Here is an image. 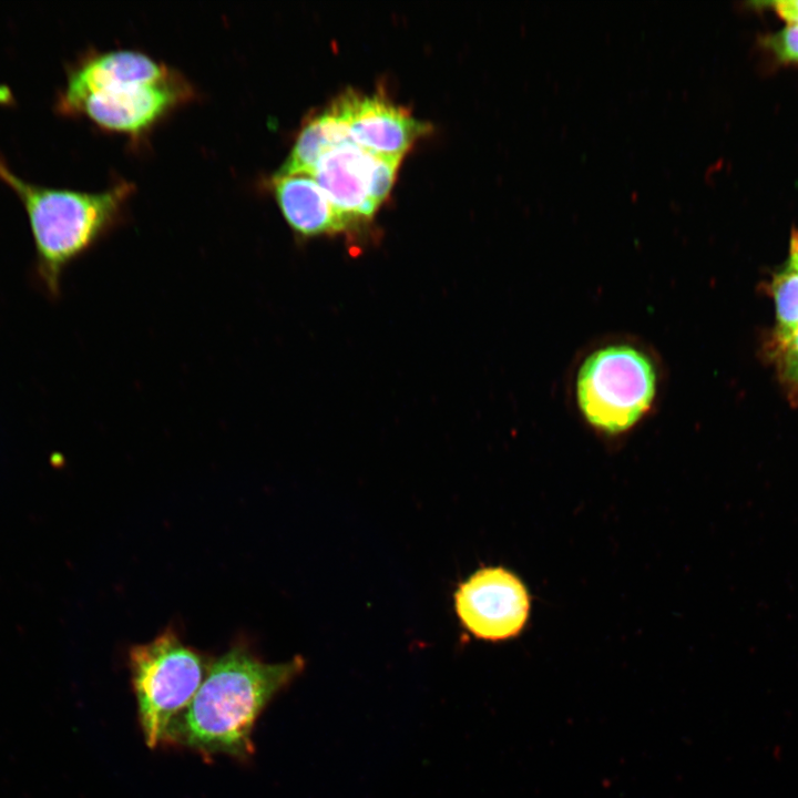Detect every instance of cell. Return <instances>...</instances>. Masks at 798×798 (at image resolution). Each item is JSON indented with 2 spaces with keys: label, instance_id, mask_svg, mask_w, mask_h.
Returning a JSON list of instances; mask_svg holds the SVG:
<instances>
[{
  "label": "cell",
  "instance_id": "6da1fadb",
  "mask_svg": "<svg viewBox=\"0 0 798 798\" xmlns=\"http://www.w3.org/2000/svg\"><path fill=\"white\" fill-rule=\"evenodd\" d=\"M304 658L266 663L242 643L211 663L197 693L171 723L164 743L203 757L247 760L257 718L303 671Z\"/></svg>",
  "mask_w": 798,
  "mask_h": 798
},
{
  "label": "cell",
  "instance_id": "7a4b0ae2",
  "mask_svg": "<svg viewBox=\"0 0 798 798\" xmlns=\"http://www.w3.org/2000/svg\"><path fill=\"white\" fill-rule=\"evenodd\" d=\"M0 180L25 208L39 269L51 291H57L63 268L114 224L132 191L126 183L100 192L40 185L14 173L1 155Z\"/></svg>",
  "mask_w": 798,
  "mask_h": 798
},
{
  "label": "cell",
  "instance_id": "3957f363",
  "mask_svg": "<svg viewBox=\"0 0 798 798\" xmlns=\"http://www.w3.org/2000/svg\"><path fill=\"white\" fill-rule=\"evenodd\" d=\"M659 388L656 359L643 346L611 341L593 348L576 368L573 396L579 415L596 433L620 437L652 410Z\"/></svg>",
  "mask_w": 798,
  "mask_h": 798
},
{
  "label": "cell",
  "instance_id": "277c9868",
  "mask_svg": "<svg viewBox=\"0 0 798 798\" xmlns=\"http://www.w3.org/2000/svg\"><path fill=\"white\" fill-rule=\"evenodd\" d=\"M211 661L164 628L153 640L131 646L127 664L145 744L164 743L167 729L201 687Z\"/></svg>",
  "mask_w": 798,
  "mask_h": 798
},
{
  "label": "cell",
  "instance_id": "5b68a950",
  "mask_svg": "<svg viewBox=\"0 0 798 798\" xmlns=\"http://www.w3.org/2000/svg\"><path fill=\"white\" fill-rule=\"evenodd\" d=\"M454 598L463 626L482 640L515 637L529 620L531 598L525 585L502 567L477 571L460 584Z\"/></svg>",
  "mask_w": 798,
  "mask_h": 798
},
{
  "label": "cell",
  "instance_id": "8992f818",
  "mask_svg": "<svg viewBox=\"0 0 798 798\" xmlns=\"http://www.w3.org/2000/svg\"><path fill=\"white\" fill-rule=\"evenodd\" d=\"M177 76L158 83L122 84L84 94L60 111L88 116L98 125L126 133H141L188 94Z\"/></svg>",
  "mask_w": 798,
  "mask_h": 798
},
{
  "label": "cell",
  "instance_id": "52a82bcc",
  "mask_svg": "<svg viewBox=\"0 0 798 798\" xmlns=\"http://www.w3.org/2000/svg\"><path fill=\"white\" fill-rule=\"evenodd\" d=\"M351 140L376 155L403 156L428 132V124L382 94L362 95L349 90L330 105Z\"/></svg>",
  "mask_w": 798,
  "mask_h": 798
},
{
  "label": "cell",
  "instance_id": "ba28073f",
  "mask_svg": "<svg viewBox=\"0 0 798 798\" xmlns=\"http://www.w3.org/2000/svg\"><path fill=\"white\" fill-rule=\"evenodd\" d=\"M376 161V154L347 141L326 151L311 173L349 228L370 221L378 209L371 198Z\"/></svg>",
  "mask_w": 798,
  "mask_h": 798
},
{
  "label": "cell",
  "instance_id": "9c48e42d",
  "mask_svg": "<svg viewBox=\"0 0 798 798\" xmlns=\"http://www.w3.org/2000/svg\"><path fill=\"white\" fill-rule=\"evenodd\" d=\"M177 74L151 57L132 50L85 54L66 70V80L55 99L61 111L84 94L102 88L158 83Z\"/></svg>",
  "mask_w": 798,
  "mask_h": 798
},
{
  "label": "cell",
  "instance_id": "30bf717a",
  "mask_svg": "<svg viewBox=\"0 0 798 798\" xmlns=\"http://www.w3.org/2000/svg\"><path fill=\"white\" fill-rule=\"evenodd\" d=\"M272 186L286 222L297 234L313 237L349 228L311 175H274Z\"/></svg>",
  "mask_w": 798,
  "mask_h": 798
},
{
  "label": "cell",
  "instance_id": "8fae6325",
  "mask_svg": "<svg viewBox=\"0 0 798 798\" xmlns=\"http://www.w3.org/2000/svg\"><path fill=\"white\" fill-rule=\"evenodd\" d=\"M347 141L352 140L346 125L329 106L304 124L290 153L275 175H311L326 151Z\"/></svg>",
  "mask_w": 798,
  "mask_h": 798
},
{
  "label": "cell",
  "instance_id": "7c38bea8",
  "mask_svg": "<svg viewBox=\"0 0 798 798\" xmlns=\"http://www.w3.org/2000/svg\"><path fill=\"white\" fill-rule=\"evenodd\" d=\"M402 157L403 156L377 155L372 177L371 198L378 207L389 195Z\"/></svg>",
  "mask_w": 798,
  "mask_h": 798
},
{
  "label": "cell",
  "instance_id": "4fadbf2b",
  "mask_svg": "<svg viewBox=\"0 0 798 798\" xmlns=\"http://www.w3.org/2000/svg\"><path fill=\"white\" fill-rule=\"evenodd\" d=\"M767 44L778 59L798 62V23H788L784 29L768 37Z\"/></svg>",
  "mask_w": 798,
  "mask_h": 798
},
{
  "label": "cell",
  "instance_id": "5bb4252c",
  "mask_svg": "<svg viewBox=\"0 0 798 798\" xmlns=\"http://www.w3.org/2000/svg\"><path fill=\"white\" fill-rule=\"evenodd\" d=\"M775 9L788 23H798V0H785L774 3Z\"/></svg>",
  "mask_w": 798,
  "mask_h": 798
},
{
  "label": "cell",
  "instance_id": "9a60e30c",
  "mask_svg": "<svg viewBox=\"0 0 798 798\" xmlns=\"http://www.w3.org/2000/svg\"><path fill=\"white\" fill-rule=\"evenodd\" d=\"M787 264L798 269V232H795L791 237L790 253Z\"/></svg>",
  "mask_w": 798,
  "mask_h": 798
}]
</instances>
